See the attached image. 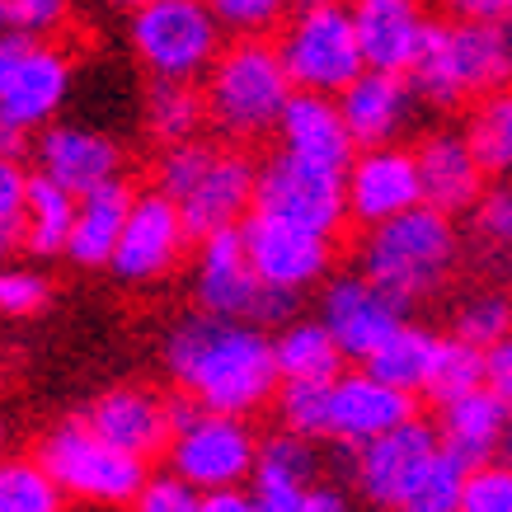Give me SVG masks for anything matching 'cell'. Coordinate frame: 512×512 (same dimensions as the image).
I'll use <instances>...</instances> for the list:
<instances>
[{
    "label": "cell",
    "instance_id": "obj_1",
    "mask_svg": "<svg viewBox=\"0 0 512 512\" xmlns=\"http://www.w3.org/2000/svg\"><path fill=\"white\" fill-rule=\"evenodd\" d=\"M165 367L179 395L226 419H249L278 395L273 339L264 329L188 311L165 334Z\"/></svg>",
    "mask_w": 512,
    "mask_h": 512
},
{
    "label": "cell",
    "instance_id": "obj_2",
    "mask_svg": "<svg viewBox=\"0 0 512 512\" xmlns=\"http://www.w3.org/2000/svg\"><path fill=\"white\" fill-rule=\"evenodd\" d=\"M461 264V235L456 221L428 207H414L395 221H381L357 240V273L395 296L404 311L433 301Z\"/></svg>",
    "mask_w": 512,
    "mask_h": 512
},
{
    "label": "cell",
    "instance_id": "obj_3",
    "mask_svg": "<svg viewBox=\"0 0 512 512\" xmlns=\"http://www.w3.org/2000/svg\"><path fill=\"white\" fill-rule=\"evenodd\" d=\"M202 109L207 127L221 141H259L278 127L287 99H292V80L278 62L273 38H226L221 57L212 71L202 76Z\"/></svg>",
    "mask_w": 512,
    "mask_h": 512
},
{
    "label": "cell",
    "instance_id": "obj_4",
    "mask_svg": "<svg viewBox=\"0 0 512 512\" xmlns=\"http://www.w3.org/2000/svg\"><path fill=\"white\" fill-rule=\"evenodd\" d=\"M404 80H409V90H414L423 109L475 104L480 94L508 85L503 80V57H498V29L437 15L423 33L419 57H414Z\"/></svg>",
    "mask_w": 512,
    "mask_h": 512
},
{
    "label": "cell",
    "instance_id": "obj_5",
    "mask_svg": "<svg viewBox=\"0 0 512 512\" xmlns=\"http://www.w3.org/2000/svg\"><path fill=\"white\" fill-rule=\"evenodd\" d=\"M170 475L193 494H226L245 489L259 461V433L249 419L207 414L188 395H170Z\"/></svg>",
    "mask_w": 512,
    "mask_h": 512
},
{
    "label": "cell",
    "instance_id": "obj_6",
    "mask_svg": "<svg viewBox=\"0 0 512 512\" xmlns=\"http://www.w3.org/2000/svg\"><path fill=\"white\" fill-rule=\"evenodd\" d=\"M38 466L47 470V480L62 489V498L85 503V508H127L141 494V484L151 480L146 461L127 456V451L109 447L99 433L85 428V419H66L38 442Z\"/></svg>",
    "mask_w": 512,
    "mask_h": 512
},
{
    "label": "cell",
    "instance_id": "obj_7",
    "mask_svg": "<svg viewBox=\"0 0 512 512\" xmlns=\"http://www.w3.org/2000/svg\"><path fill=\"white\" fill-rule=\"evenodd\" d=\"M127 43L151 80L202 85V76L226 47V29L207 10V0H156L132 15Z\"/></svg>",
    "mask_w": 512,
    "mask_h": 512
},
{
    "label": "cell",
    "instance_id": "obj_8",
    "mask_svg": "<svg viewBox=\"0 0 512 512\" xmlns=\"http://www.w3.org/2000/svg\"><path fill=\"white\" fill-rule=\"evenodd\" d=\"M193 301H198L202 315L235 320V325H249V329H282V325H292L296 311H301V296L264 287V282L254 278V268L245 259V245H240V226L198 240Z\"/></svg>",
    "mask_w": 512,
    "mask_h": 512
},
{
    "label": "cell",
    "instance_id": "obj_9",
    "mask_svg": "<svg viewBox=\"0 0 512 512\" xmlns=\"http://www.w3.org/2000/svg\"><path fill=\"white\" fill-rule=\"evenodd\" d=\"M278 62L296 94H325L339 99L367 66L357 52L348 5H320V10H287L273 33Z\"/></svg>",
    "mask_w": 512,
    "mask_h": 512
},
{
    "label": "cell",
    "instance_id": "obj_10",
    "mask_svg": "<svg viewBox=\"0 0 512 512\" xmlns=\"http://www.w3.org/2000/svg\"><path fill=\"white\" fill-rule=\"evenodd\" d=\"M254 212L334 240L348 226L343 174L315 170V165H301V160L273 151L268 160H254Z\"/></svg>",
    "mask_w": 512,
    "mask_h": 512
},
{
    "label": "cell",
    "instance_id": "obj_11",
    "mask_svg": "<svg viewBox=\"0 0 512 512\" xmlns=\"http://www.w3.org/2000/svg\"><path fill=\"white\" fill-rule=\"evenodd\" d=\"M315 320L325 325V334L334 339L343 362H357V367H362V362L409 320V311L353 268V273H329L325 278L320 315H315Z\"/></svg>",
    "mask_w": 512,
    "mask_h": 512
},
{
    "label": "cell",
    "instance_id": "obj_12",
    "mask_svg": "<svg viewBox=\"0 0 512 512\" xmlns=\"http://www.w3.org/2000/svg\"><path fill=\"white\" fill-rule=\"evenodd\" d=\"M240 245H245L254 278L264 287H278V292L306 296L315 287H325V278L334 273V240L268 221L259 212H249L240 221Z\"/></svg>",
    "mask_w": 512,
    "mask_h": 512
},
{
    "label": "cell",
    "instance_id": "obj_13",
    "mask_svg": "<svg viewBox=\"0 0 512 512\" xmlns=\"http://www.w3.org/2000/svg\"><path fill=\"white\" fill-rule=\"evenodd\" d=\"M33 174H43L47 184L66 188L71 198H85L90 188L113 184L127 170L123 141L90 123H52L29 141Z\"/></svg>",
    "mask_w": 512,
    "mask_h": 512
},
{
    "label": "cell",
    "instance_id": "obj_14",
    "mask_svg": "<svg viewBox=\"0 0 512 512\" xmlns=\"http://www.w3.org/2000/svg\"><path fill=\"white\" fill-rule=\"evenodd\" d=\"M343 207H348V221L362 226V231H372L381 221H395L404 212L423 207L414 151L409 146L357 151L348 160V170H343Z\"/></svg>",
    "mask_w": 512,
    "mask_h": 512
},
{
    "label": "cell",
    "instance_id": "obj_15",
    "mask_svg": "<svg viewBox=\"0 0 512 512\" xmlns=\"http://www.w3.org/2000/svg\"><path fill=\"white\" fill-rule=\"evenodd\" d=\"M437 451V428L428 419H409L395 433L376 437L367 447L348 451V480L362 503H372V512H395L404 489L414 484L428 456Z\"/></svg>",
    "mask_w": 512,
    "mask_h": 512
},
{
    "label": "cell",
    "instance_id": "obj_16",
    "mask_svg": "<svg viewBox=\"0 0 512 512\" xmlns=\"http://www.w3.org/2000/svg\"><path fill=\"white\" fill-rule=\"evenodd\" d=\"M188 245L193 240L184 231L179 207L170 198H160L156 188H146V193L132 198V212L123 221V235H118L109 268L123 282H156L184 264Z\"/></svg>",
    "mask_w": 512,
    "mask_h": 512
},
{
    "label": "cell",
    "instance_id": "obj_17",
    "mask_svg": "<svg viewBox=\"0 0 512 512\" xmlns=\"http://www.w3.org/2000/svg\"><path fill=\"white\" fill-rule=\"evenodd\" d=\"M409 419H419V400L381 386V381L367 376L362 367H357V372H339L329 381L325 442H339V447L357 451V447H367V442H376V437L395 433V428Z\"/></svg>",
    "mask_w": 512,
    "mask_h": 512
},
{
    "label": "cell",
    "instance_id": "obj_18",
    "mask_svg": "<svg viewBox=\"0 0 512 512\" xmlns=\"http://www.w3.org/2000/svg\"><path fill=\"white\" fill-rule=\"evenodd\" d=\"M348 19L362 66L381 76H409L423 33L433 24L428 0H348Z\"/></svg>",
    "mask_w": 512,
    "mask_h": 512
},
{
    "label": "cell",
    "instance_id": "obj_19",
    "mask_svg": "<svg viewBox=\"0 0 512 512\" xmlns=\"http://www.w3.org/2000/svg\"><path fill=\"white\" fill-rule=\"evenodd\" d=\"M71 76H76V66L62 43H24L15 76L0 94V118L24 137L52 127V118L62 113L66 94H71Z\"/></svg>",
    "mask_w": 512,
    "mask_h": 512
},
{
    "label": "cell",
    "instance_id": "obj_20",
    "mask_svg": "<svg viewBox=\"0 0 512 512\" xmlns=\"http://www.w3.org/2000/svg\"><path fill=\"white\" fill-rule=\"evenodd\" d=\"M414 170H419V198L428 212H442V217H461V212H475V202L484 198V179L480 160L470 156L461 127H433L423 132L419 146H414Z\"/></svg>",
    "mask_w": 512,
    "mask_h": 512
},
{
    "label": "cell",
    "instance_id": "obj_21",
    "mask_svg": "<svg viewBox=\"0 0 512 512\" xmlns=\"http://www.w3.org/2000/svg\"><path fill=\"white\" fill-rule=\"evenodd\" d=\"M249 212H254V160H249L240 146H217L212 165L202 170L193 193L179 202L188 240H207V235H217V231H235Z\"/></svg>",
    "mask_w": 512,
    "mask_h": 512
},
{
    "label": "cell",
    "instance_id": "obj_22",
    "mask_svg": "<svg viewBox=\"0 0 512 512\" xmlns=\"http://www.w3.org/2000/svg\"><path fill=\"white\" fill-rule=\"evenodd\" d=\"M85 428L127 456L151 461L170 447V400L146 386H113L85 409Z\"/></svg>",
    "mask_w": 512,
    "mask_h": 512
},
{
    "label": "cell",
    "instance_id": "obj_23",
    "mask_svg": "<svg viewBox=\"0 0 512 512\" xmlns=\"http://www.w3.org/2000/svg\"><path fill=\"white\" fill-rule=\"evenodd\" d=\"M339 118L348 127L357 151H372V146H395L400 132L414 123L419 99L409 90L404 76H381V71H362L348 90L334 99Z\"/></svg>",
    "mask_w": 512,
    "mask_h": 512
},
{
    "label": "cell",
    "instance_id": "obj_24",
    "mask_svg": "<svg viewBox=\"0 0 512 512\" xmlns=\"http://www.w3.org/2000/svg\"><path fill=\"white\" fill-rule=\"evenodd\" d=\"M273 137H278L282 156L301 160V165H315V170H329V174H343L348 160L357 156L353 137H348V127L339 118V104L325 99V94L292 90L278 127H273Z\"/></svg>",
    "mask_w": 512,
    "mask_h": 512
},
{
    "label": "cell",
    "instance_id": "obj_25",
    "mask_svg": "<svg viewBox=\"0 0 512 512\" xmlns=\"http://www.w3.org/2000/svg\"><path fill=\"white\" fill-rule=\"evenodd\" d=\"M437 447L456 456L466 470H480L503 456L512 433V409L494 400L489 390H470L461 400H451L437 409Z\"/></svg>",
    "mask_w": 512,
    "mask_h": 512
},
{
    "label": "cell",
    "instance_id": "obj_26",
    "mask_svg": "<svg viewBox=\"0 0 512 512\" xmlns=\"http://www.w3.org/2000/svg\"><path fill=\"white\" fill-rule=\"evenodd\" d=\"M132 198H137V188L127 184V174L113 179V184L90 188L85 198H76V221H71L62 259H71L80 268H109L118 235H123V221L132 212Z\"/></svg>",
    "mask_w": 512,
    "mask_h": 512
},
{
    "label": "cell",
    "instance_id": "obj_27",
    "mask_svg": "<svg viewBox=\"0 0 512 512\" xmlns=\"http://www.w3.org/2000/svg\"><path fill=\"white\" fill-rule=\"evenodd\" d=\"M437 343H442V334H433V329L419 325V320H404V325L362 362V372L376 376L381 386L419 400L423 386H428V372H433Z\"/></svg>",
    "mask_w": 512,
    "mask_h": 512
},
{
    "label": "cell",
    "instance_id": "obj_28",
    "mask_svg": "<svg viewBox=\"0 0 512 512\" xmlns=\"http://www.w3.org/2000/svg\"><path fill=\"white\" fill-rule=\"evenodd\" d=\"M141 127L146 137L165 146H184L198 141L207 127V109H202V90L198 85H170V80H151L141 94Z\"/></svg>",
    "mask_w": 512,
    "mask_h": 512
},
{
    "label": "cell",
    "instance_id": "obj_29",
    "mask_svg": "<svg viewBox=\"0 0 512 512\" xmlns=\"http://www.w3.org/2000/svg\"><path fill=\"white\" fill-rule=\"evenodd\" d=\"M273 367H278V381H334L343 372V353L334 348L320 320L296 315L273 339Z\"/></svg>",
    "mask_w": 512,
    "mask_h": 512
},
{
    "label": "cell",
    "instance_id": "obj_30",
    "mask_svg": "<svg viewBox=\"0 0 512 512\" xmlns=\"http://www.w3.org/2000/svg\"><path fill=\"white\" fill-rule=\"evenodd\" d=\"M320 480H325L320 442L292 437L282 428L273 437H259V461H254L249 489H306V484H320Z\"/></svg>",
    "mask_w": 512,
    "mask_h": 512
},
{
    "label": "cell",
    "instance_id": "obj_31",
    "mask_svg": "<svg viewBox=\"0 0 512 512\" xmlns=\"http://www.w3.org/2000/svg\"><path fill=\"white\" fill-rule=\"evenodd\" d=\"M461 137L484 174H512V85H498L470 104Z\"/></svg>",
    "mask_w": 512,
    "mask_h": 512
},
{
    "label": "cell",
    "instance_id": "obj_32",
    "mask_svg": "<svg viewBox=\"0 0 512 512\" xmlns=\"http://www.w3.org/2000/svg\"><path fill=\"white\" fill-rule=\"evenodd\" d=\"M76 221V198L66 188L47 184L43 174L29 170V193H24V231L19 245H29V254H66V235Z\"/></svg>",
    "mask_w": 512,
    "mask_h": 512
},
{
    "label": "cell",
    "instance_id": "obj_33",
    "mask_svg": "<svg viewBox=\"0 0 512 512\" xmlns=\"http://www.w3.org/2000/svg\"><path fill=\"white\" fill-rule=\"evenodd\" d=\"M466 475L470 470L447 456V451L437 447L428 456V466L414 475V484L404 489V498L395 503V512H456L461 508V489H466Z\"/></svg>",
    "mask_w": 512,
    "mask_h": 512
},
{
    "label": "cell",
    "instance_id": "obj_34",
    "mask_svg": "<svg viewBox=\"0 0 512 512\" xmlns=\"http://www.w3.org/2000/svg\"><path fill=\"white\" fill-rule=\"evenodd\" d=\"M470 390H484V353L447 334V339L437 343L433 372H428V386H423V395H428V400L442 409V404L461 400V395H470Z\"/></svg>",
    "mask_w": 512,
    "mask_h": 512
},
{
    "label": "cell",
    "instance_id": "obj_35",
    "mask_svg": "<svg viewBox=\"0 0 512 512\" xmlns=\"http://www.w3.org/2000/svg\"><path fill=\"white\" fill-rule=\"evenodd\" d=\"M0 512H66V498L33 456H5L0 461Z\"/></svg>",
    "mask_w": 512,
    "mask_h": 512
},
{
    "label": "cell",
    "instance_id": "obj_36",
    "mask_svg": "<svg viewBox=\"0 0 512 512\" xmlns=\"http://www.w3.org/2000/svg\"><path fill=\"white\" fill-rule=\"evenodd\" d=\"M508 334H512V296L508 292H475L451 315V339L470 343V348H480V353H489V348L503 343Z\"/></svg>",
    "mask_w": 512,
    "mask_h": 512
},
{
    "label": "cell",
    "instance_id": "obj_37",
    "mask_svg": "<svg viewBox=\"0 0 512 512\" xmlns=\"http://www.w3.org/2000/svg\"><path fill=\"white\" fill-rule=\"evenodd\" d=\"M282 433L306 437V442H325L329 428V381H278L273 395Z\"/></svg>",
    "mask_w": 512,
    "mask_h": 512
},
{
    "label": "cell",
    "instance_id": "obj_38",
    "mask_svg": "<svg viewBox=\"0 0 512 512\" xmlns=\"http://www.w3.org/2000/svg\"><path fill=\"white\" fill-rule=\"evenodd\" d=\"M212 156H217V141H184V146H165L156 156V165H151V179H156V193L160 198H170L174 207L193 193V184L202 179V170L212 165Z\"/></svg>",
    "mask_w": 512,
    "mask_h": 512
},
{
    "label": "cell",
    "instance_id": "obj_39",
    "mask_svg": "<svg viewBox=\"0 0 512 512\" xmlns=\"http://www.w3.org/2000/svg\"><path fill=\"white\" fill-rule=\"evenodd\" d=\"M5 33L19 43H57L71 19V0H0Z\"/></svg>",
    "mask_w": 512,
    "mask_h": 512
},
{
    "label": "cell",
    "instance_id": "obj_40",
    "mask_svg": "<svg viewBox=\"0 0 512 512\" xmlns=\"http://www.w3.org/2000/svg\"><path fill=\"white\" fill-rule=\"evenodd\" d=\"M207 10L231 38H273L287 19V0H207Z\"/></svg>",
    "mask_w": 512,
    "mask_h": 512
},
{
    "label": "cell",
    "instance_id": "obj_41",
    "mask_svg": "<svg viewBox=\"0 0 512 512\" xmlns=\"http://www.w3.org/2000/svg\"><path fill=\"white\" fill-rule=\"evenodd\" d=\"M259 512H353V498L339 484H306V489H249Z\"/></svg>",
    "mask_w": 512,
    "mask_h": 512
},
{
    "label": "cell",
    "instance_id": "obj_42",
    "mask_svg": "<svg viewBox=\"0 0 512 512\" xmlns=\"http://www.w3.org/2000/svg\"><path fill=\"white\" fill-rule=\"evenodd\" d=\"M456 512H512V470L503 461H489V466L470 470Z\"/></svg>",
    "mask_w": 512,
    "mask_h": 512
},
{
    "label": "cell",
    "instance_id": "obj_43",
    "mask_svg": "<svg viewBox=\"0 0 512 512\" xmlns=\"http://www.w3.org/2000/svg\"><path fill=\"white\" fill-rule=\"evenodd\" d=\"M24 193H29V170L19 160H0V259L19 245V231H24Z\"/></svg>",
    "mask_w": 512,
    "mask_h": 512
},
{
    "label": "cell",
    "instance_id": "obj_44",
    "mask_svg": "<svg viewBox=\"0 0 512 512\" xmlns=\"http://www.w3.org/2000/svg\"><path fill=\"white\" fill-rule=\"evenodd\" d=\"M47 306V278L33 268H0V311L33 315Z\"/></svg>",
    "mask_w": 512,
    "mask_h": 512
},
{
    "label": "cell",
    "instance_id": "obj_45",
    "mask_svg": "<svg viewBox=\"0 0 512 512\" xmlns=\"http://www.w3.org/2000/svg\"><path fill=\"white\" fill-rule=\"evenodd\" d=\"M127 512H198V494L165 470V475H151L141 484V494L127 503Z\"/></svg>",
    "mask_w": 512,
    "mask_h": 512
},
{
    "label": "cell",
    "instance_id": "obj_46",
    "mask_svg": "<svg viewBox=\"0 0 512 512\" xmlns=\"http://www.w3.org/2000/svg\"><path fill=\"white\" fill-rule=\"evenodd\" d=\"M475 231L489 245L512 249V184L484 188V198L475 202Z\"/></svg>",
    "mask_w": 512,
    "mask_h": 512
},
{
    "label": "cell",
    "instance_id": "obj_47",
    "mask_svg": "<svg viewBox=\"0 0 512 512\" xmlns=\"http://www.w3.org/2000/svg\"><path fill=\"white\" fill-rule=\"evenodd\" d=\"M484 390L512 409V334L484 353Z\"/></svg>",
    "mask_w": 512,
    "mask_h": 512
},
{
    "label": "cell",
    "instance_id": "obj_48",
    "mask_svg": "<svg viewBox=\"0 0 512 512\" xmlns=\"http://www.w3.org/2000/svg\"><path fill=\"white\" fill-rule=\"evenodd\" d=\"M442 19H461V24H498L508 15V0H433Z\"/></svg>",
    "mask_w": 512,
    "mask_h": 512
},
{
    "label": "cell",
    "instance_id": "obj_49",
    "mask_svg": "<svg viewBox=\"0 0 512 512\" xmlns=\"http://www.w3.org/2000/svg\"><path fill=\"white\" fill-rule=\"evenodd\" d=\"M198 512H259L249 489H226V494H198Z\"/></svg>",
    "mask_w": 512,
    "mask_h": 512
},
{
    "label": "cell",
    "instance_id": "obj_50",
    "mask_svg": "<svg viewBox=\"0 0 512 512\" xmlns=\"http://www.w3.org/2000/svg\"><path fill=\"white\" fill-rule=\"evenodd\" d=\"M19 52H24V43L19 38H0V94H5V85H10V76H15V62H19Z\"/></svg>",
    "mask_w": 512,
    "mask_h": 512
},
{
    "label": "cell",
    "instance_id": "obj_51",
    "mask_svg": "<svg viewBox=\"0 0 512 512\" xmlns=\"http://www.w3.org/2000/svg\"><path fill=\"white\" fill-rule=\"evenodd\" d=\"M24 146H29V137H24V132H15V127L0 118V160H19V156H24Z\"/></svg>",
    "mask_w": 512,
    "mask_h": 512
},
{
    "label": "cell",
    "instance_id": "obj_52",
    "mask_svg": "<svg viewBox=\"0 0 512 512\" xmlns=\"http://www.w3.org/2000/svg\"><path fill=\"white\" fill-rule=\"evenodd\" d=\"M494 29H498V57H503V80L512 85V15H503Z\"/></svg>",
    "mask_w": 512,
    "mask_h": 512
},
{
    "label": "cell",
    "instance_id": "obj_53",
    "mask_svg": "<svg viewBox=\"0 0 512 512\" xmlns=\"http://www.w3.org/2000/svg\"><path fill=\"white\" fill-rule=\"evenodd\" d=\"M320 5H348V0H287V10H320Z\"/></svg>",
    "mask_w": 512,
    "mask_h": 512
},
{
    "label": "cell",
    "instance_id": "obj_54",
    "mask_svg": "<svg viewBox=\"0 0 512 512\" xmlns=\"http://www.w3.org/2000/svg\"><path fill=\"white\" fill-rule=\"evenodd\" d=\"M109 5H118V10H132V15H137V10H146V5H156V0H109Z\"/></svg>",
    "mask_w": 512,
    "mask_h": 512
},
{
    "label": "cell",
    "instance_id": "obj_55",
    "mask_svg": "<svg viewBox=\"0 0 512 512\" xmlns=\"http://www.w3.org/2000/svg\"><path fill=\"white\" fill-rule=\"evenodd\" d=\"M503 466L512 470V433H508V447H503Z\"/></svg>",
    "mask_w": 512,
    "mask_h": 512
},
{
    "label": "cell",
    "instance_id": "obj_56",
    "mask_svg": "<svg viewBox=\"0 0 512 512\" xmlns=\"http://www.w3.org/2000/svg\"><path fill=\"white\" fill-rule=\"evenodd\" d=\"M0 38H5V15H0Z\"/></svg>",
    "mask_w": 512,
    "mask_h": 512
},
{
    "label": "cell",
    "instance_id": "obj_57",
    "mask_svg": "<svg viewBox=\"0 0 512 512\" xmlns=\"http://www.w3.org/2000/svg\"><path fill=\"white\" fill-rule=\"evenodd\" d=\"M508 15H512V0H508Z\"/></svg>",
    "mask_w": 512,
    "mask_h": 512
}]
</instances>
